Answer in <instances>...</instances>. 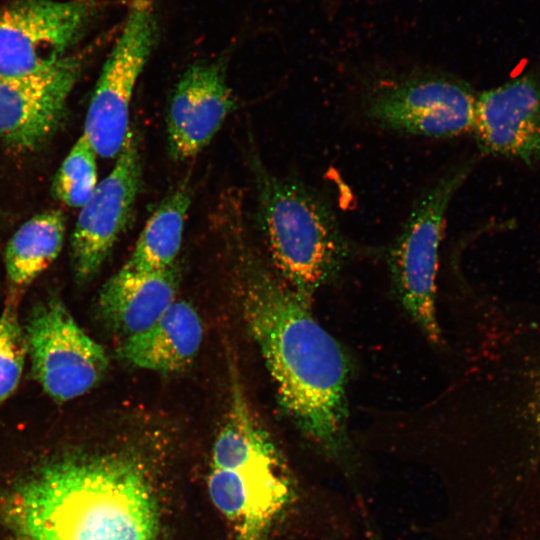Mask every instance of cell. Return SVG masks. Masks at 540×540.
Wrapping results in <instances>:
<instances>
[{"label":"cell","mask_w":540,"mask_h":540,"mask_svg":"<svg viewBox=\"0 0 540 540\" xmlns=\"http://www.w3.org/2000/svg\"><path fill=\"white\" fill-rule=\"evenodd\" d=\"M311 303L259 264L248 267L243 312L279 401L321 449L346 447L349 359L313 316Z\"/></svg>","instance_id":"1"},{"label":"cell","mask_w":540,"mask_h":540,"mask_svg":"<svg viewBox=\"0 0 540 540\" xmlns=\"http://www.w3.org/2000/svg\"><path fill=\"white\" fill-rule=\"evenodd\" d=\"M17 540H157L154 494L126 455L68 454L17 484L3 504Z\"/></svg>","instance_id":"2"},{"label":"cell","mask_w":540,"mask_h":540,"mask_svg":"<svg viewBox=\"0 0 540 540\" xmlns=\"http://www.w3.org/2000/svg\"><path fill=\"white\" fill-rule=\"evenodd\" d=\"M257 219L279 277L311 303L354 253L330 204L294 178L278 177L253 161Z\"/></svg>","instance_id":"3"},{"label":"cell","mask_w":540,"mask_h":540,"mask_svg":"<svg viewBox=\"0 0 540 540\" xmlns=\"http://www.w3.org/2000/svg\"><path fill=\"white\" fill-rule=\"evenodd\" d=\"M233 380L228 415L212 449L208 493L236 540H263L288 499V483L274 444Z\"/></svg>","instance_id":"4"},{"label":"cell","mask_w":540,"mask_h":540,"mask_svg":"<svg viewBox=\"0 0 540 540\" xmlns=\"http://www.w3.org/2000/svg\"><path fill=\"white\" fill-rule=\"evenodd\" d=\"M467 173L465 166L454 167L426 188L388 252L400 302L432 343L441 341L436 313V274L446 212Z\"/></svg>","instance_id":"5"},{"label":"cell","mask_w":540,"mask_h":540,"mask_svg":"<svg viewBox=\"0 0 540 540\" xmlns=\"http://www.w3.org/2000/svg\"><path fill=\"white\" fill-rule=\"evenodd\" d=\"M153 0H129L123 25L93 91L83 136L98 156L116 158L128 132L130 104L137 81L157 44Z\"/></svg>","instance_id":"6"},{"label":"cell","mask_w":540,"mask_h":540,"mask_svg":"<svg viewBox=\"0 0 540 540\" xmlns=\"http://www.w3.org/2000/svg\"><path fill=\"white\" fill-rule=\"evenodd\" d=\"M477 97L463 81L422 72L373 88L365 114L377 126L430 138H453L473 130Z\"/></svg>","instance_id":"7"},{"label":"cell","mask_w":540,"mask_h":540,"mask_svg":"<svg viewBox=\"0 0 540 540\" xmlns=\"http://www.w3.org/2000/svg\"><path fill=\"white\" fill-rule=\"evenodd\" d=\"M98 12L96 0H11L0 5V75L32 73L65 57Z\"/></svg>","instance_id":"8"},{"label":"cell","mask_w":540,"mask_h":540,"mask_svg":"<svg viewBox=\"0 0 540 540\" xmlns=\"http://www.w3.org/2000/svg\"><path fill=\"white\" fill-rule=\"evenodd\" d=\"M25 339L35 378L57 401L85 394L108 367L103 347L78 325L58 300H49L33 310Z\"/></svg>","instance_id":"9"},{"label":"cell","mask_w":540,"mask_h":540,"mask_svg":"<svg viewBox=\"0 0 540 540\" xmlns=\"http://www.w3.org/2000/svg\"><path fill=\"white\" fill-rule=\"evenodd\" d=\"M109 174L80 208L71 237L76 277L90 280L101 268L131 219L142 184L140 137L131 127Z\"/></svg>","instance_id":"10"},{"label":"cell","mask_w":540,"mask_h":540,"mask_svg":"<svg viewBox=\"0 0 540 540\" xmlns=\"http://www.w3.org/2000/svg\"><path fill=\"white\" fill-rule=\"evenodd\" d=\"M83 57L66 55L41 70L0 75V138L18 150L45 143L62 123Z\"/></svg>","instance_id":"11"},{"label":"cell","mask_w":540,"mask_h":540,"mask_svg":"<svg viewBox=\"0 0 540 540\" xmlns=\"http://www.w3.org/2000/svg\"><path fill=\"white\" fill-rule=\"evenodd\" d=\"M235 108L222 61H201L188 67L168 102L166 133L174 161L197 156L218 133Z\"/></svg>","instance_id":"12"},{"label":"cell","mask_w":540,"mask_h":540,"mask_svg":"<svg viewBox=\"0 0 540 540\" xmlns=\"http://www.w3.org/2000/svg\"><path fill=\"white\" fill-rule=\"evenodd\" d=\"M482 150L540 162V87L528 76L481 93L472 130Z\"/></svg>","instance_id":"13"},{"label":"cell","mask_w":540,"mask_h":540,"mask_svg":"<svg viewBox=\"0 0 540 540\" xmlns=\"http://www.w3.org/2000/svg\"><path fill=\"white\" fill-rule=\"evenodd\" d=\"M178 280L176 263L151 272L122 267L100 292V313L125 338L138 334L154 324L176 301Z\"/></svg>","instance_id":"14"},{"label":"cell","mask_w":540,"mask_h":540,"mask_svg":"<svg viewBox=\"0 0 540 540\" xmlns=\"http://www.w3.org/2000/svg\"><path fill=\"white\" fill-rule=\"evenodd\" d=\"M203 338V325L195 308L175 301L149 328L129 336L118 352L129 364L157 372L184 369L196 357Z\"/></svg>","instance_id":"15"},{"label":"cell","mask_w":540,"mask_h":540,"mask_svg":"<svg viewBox=\"0 0 540 540\" xmlns=\"http://www.w3.org/2000/svg\"><path fill=\"white\" fill-rule=\"evenodd\" d=\"M192 189L183 181L160 202L141 231L123 267L139 272L166 269L180 251Z\"/></svg>","instance_id":"16"},{"label":"cell","mask_w":540,"mask_h":540,"mask_svg":"<svg viewBox=\"0 0 540 540\" xmlns=\"http://www.w3.org/2000/svg\"><path fill=\"white\" fill-rule=\"evenodd\" d=\"M65 234L61 211H45L28 219L12 235L5 249V268L11 283L29 284L59 255Z\"/></svg>","instance_id":"17"},{"label":"cell","mask_w":540,"mask_h":540,"mask_svg":"<svg viewBox=\"0 0 540 540\" xmlns=\"http://www.w3.org/2000/svg\"><path fill=\"white\" fill-rule=\"evenodd\" d=\"M96 158L93 147L80 136L56 172L53 196L69 207L81 208L98 184Z\"/></svg>","instance_id":"18"},{"label":"cell","mask_w":540,"mask_h":540,"mask_svg":"<svg viewBox=\"0 0 540 540\" xmlns=\"http://www.w3.org/2000/svg\"><path fill=\"white\" fill-rule=\"evenodd\" d=\"M27 345L15 305L7 302L0 315V404L16 389L21 378Z\"/></svg>","instance_id":"19"}]
</instances>
